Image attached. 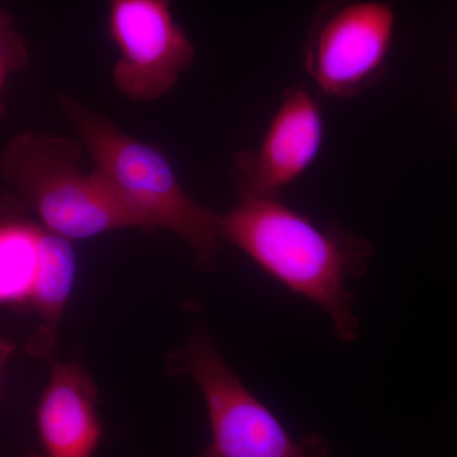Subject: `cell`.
<instances>
[{"label":"cell","mask_w":457,"mask_h":457,"mask_svg":"<svg viewBox=\"0 0 457 457\" xmlns=\"http://www.w3.org/2000/svg\"><path fill=\"white\" fill-rule=\"evenodd\" d=\"M216 228L267 275L326 312L339 341L357 338L347 282L368 270L374 254L369 240L335 225L321 227L279 197L240 196L230 212L216 213Z\"/></svg>","instance_id":"obj_1"},{"label":"cell","mask_w":457,"mask_h":457,"mask_svg":"<svg viewBox=\"0 0 457 457\" xmlns=\"http://www.w3.org/2000/svg\"><path fill=\"white\" fill-rule=\"evenodd\" d=\"M59 104L92 158L90 173L131 228L170 230L187 243L198 269L212 272L220 239L216 213L182 187L164 153L73 98L59 96Z\"/></svg>","instance_id":"obj_2"},{"label":"cell","mask_w":457,"mask_h":457,"mask_svg":"<svg viewBox=\"0 0 457 457\" xmlns=\"http://www.w3.org/2000/svg\"><path fill=\"white\" fill-rule=\"evenodd\" d=\"M83 150L79 140L23 131L0 154V176L21 203L71 242L131 228L93 174L84 173Z\"/></svg>","instance_id":"obj_3"},{"label":"cell","mask_w":457,"mask_h":457,"mask_svg":"<svg viewBox=\"0 0 457 457\" xmlns=\"http://www.w3.org/2000/svg\"><path fill=\"white\" fill-rule=\"evenodd\" d=\"M174 360L196 383L209 413L212 442L198 457H332L319 436L294 440L203 330L195 333Z\"/></svg>","instance_id":"obj_4"},{"label":"cell","mask_w":457,"mask_h":457,"mask_svg":"<svg viewBox=\"0 0 457 457\" xmlns=\"http://www.w3.org/2000/svg\"><path fill=\"white\" fill-rule=\"evenodd\" d=\"M394 29L395 14L385 3H324L303 50L306 71L327 96L357 97L384 77Z\"/></svg>","instance_id":"obj_5"},{"label":"cell","mask_w":457,"mask_h":457,"mask_svg":"<svg viewBox=\"0 0 457 457\" xmlns=\"http://www.w3.org/2000/svg\"><path fill=\"white\" fill-rule=\"evenodd\" d=\"M108 33L119 50L114 88L134 102L164 97L195 62L194 45L170 0H107Z\"/></svg>","instance_id":"obj_6"},{"label":"cell","mask_w":457,"mask_h":457,"mask_svg":"<svg viewBox=\"0 0 457 457\" xmlns=\"http://www.w3.org/2000/svg\"><path fill=\"white\" fill-rule=\"evenodd\" d=\"M323 139L317 99L303 84L285 89L261 146L236 156L231 176L240 196L278 197L314 164Z\"/></svg>","instance_id":"obj_7"},{"label":"cell","mask_w":457,"mask_h":457,"mask_svg":"<svg viewBox=\"0 0 457 457\" xmlns=\"http://www.w3.org/2000/svg\"><path fill=\"white\" fill-rule=\"evenodd\" d=\"M46 457H92L102 438L98 390L77 361L51 363L36 413Z\"/></svg>","instance_id":"obj_8"},{"label":"cell","mask_w":457,"mask_h":457,"mask_svg":"<svg viewBox=\"0 0 457 457\" xmlns=\"http://www.w3.org/2000/svg\"><path fill=\"white\" fill-rule=\"evenodd\" d=\"M53 231L20 213H0V305H29Z\"/></svg>","instance_id":"obj_9"},{"label":"cell","mask_w":457,"mask_h":457,"mask_svg":"<svg viewBox=\"0 0 457 457\" xmlns=\"http://www.w3.org/2000/svg\"><path fill=\"white\" fill-rule=\"evenodd\" d=\"M77 275L78 260L71 240L54 233L29 303L40 320L27 343V351L32 356L41 359L50 356L55 347L59 326L73 294Z\"/></svg>","instance_id":"obj_10"},{"label":"cell","mask_w":457,"mask_h":457,"mask_svg":"<svg viewBox=\"0 0 457 457\" xmlns=\"http://www.w3.org/2000/svg\"><path fill=\"white\" fill-rule=\"evenodd\" d=\"M29 54L22 36L13 27L11 14L0 9V122L5 116L3 92L12 74L29 64Z\"/></svg>","instance_id":"obj_11"},{"label":"cell","mask_w":457,"mask_h":457,"mask_svg":"<svg viewBox=\"0 0 457 457\" xmlns=\"http://www.w3.org/2000/svg\"><path fill=\"white\" fill-rule=\"evenodd\" d=\"M12 348H13V345H9V343L0 342V370H2L5 359L11 354Z\"/></svg>","instance_id":"obj_12"}]
</instances>
